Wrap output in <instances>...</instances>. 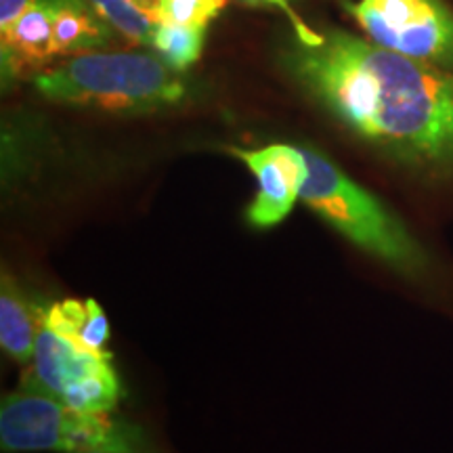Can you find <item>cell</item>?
Masks as SVG:
<instances>
[{"mask_svg":"<svg viewBox=\"0 0 453 453\" xmlns=\"http://www.w3.org/2000/svg\"><path fill=\"white\" fill-rule=\"evenodd\" d=\"M257 179V196L246 208V220L257 229H271L292 212L309 177L307 156L294 145L273 143L260 150L231 147Z\"/></svg>","mask_w":453,"mask_h":453,"instance_id":"8992f818","label":"cell"},{"mask_svg":"<svg viewBox=\"0 0 453 453\" xmlns=\"http://www.w3.org/2000/svg\"><path fill=\"white\" fill-rule=\"evenodd\" d=\"M0 445L4 451L157 453L137 424L110 413L70 410L53 396L26 388L3 396Z\"/></svg>","mask_w":453,"mask_h":453,"instance_id":"277c9868","label":"cell"},{"mask_svg":"<svg viewBox=\"0 0 453 453\" xmlns=\"http://www.w3.org/2000/svg\"><path fill=\"white\" fill-rule=\"evenodd\" d=\"M34 3L36 0H0V32H7Z\"/></svg>","mask_w":453,"mask_h":453,"instance_id":"e0dca14e","label":"cell"},{"mask_svg":"<svg viewBox=\"0 0 453 453\" xmlns=\"http://www.w3.org/2000/svg\"><path fill=\"white\" fill-rule=\"evenodd\" d=\"M134 7H137L141 13H145L147 17L157 21L160 24V4L162 0H133Z\"/></svg>","mask_w":453,"mask_h":453,"instance_id":"ac0fdd59","label":"cell"},{"mask_svg":"<svg viewBox=\"0 0 453 453\" xmlns=\"http://www.w3.org/2000/svg\"><path fill=\"white\" fill-rule=\"evenodd\" d=\"M42 315V313H41ZM42 319V317H41ZM111 353H90L50 330L41 321L30 370L21 380V388L59 399L72 382L110 364Z\"/></svg>","mask_w":453,"mask_h":453,"instance_id":"52a82bcc","label":"cell"},{"mask_svg":"<svg viewBox=\"0 0 453 453\" xmlns=\"http://www.w3.org/2000/svg\"><path fill=\"white\" fill-rule=\"evenodd\" d=\"M44 99L110 113H150L179 105L187 87L157 53H81L32 78Z\"/></svg>","mask_w":453,"mask_h":453,"instance_id":"7a4b0ae2","label":"cell"},{"mask_svg":"<svg viewBox=\"0 0 453 453\" xmlns=\"http://www.w3.org/2000/svg\"><path fill=\"white\" fill-rule=\"evenodd\" d=\"M57 57L90 53L113 41V27L88 0H49Z\"/></svg>","mask_w":453,"mask_h":453,"instance_id":"9c48e42d","label":"cell"},{"mask_svg":"<svg viewBox=\"0 0 453 453\" xmlns=\"http://www.w3.org/2000/svg\"><path fill=\"white\" fill-rule=\"evenodd\" d=\"M206 38V26L160 24L156 27L151 47L177 72H185L200 59Z\"/></svg>","mask_w":453,"mask_h":453,"instance_id":"4fadbf2b","label":"cell"},{"mask_svg":"<svg viewBox=\"0 0 453 453\" xmlns=\"http://www.w3.org/2000/svg\"><path fill=\"white\" fill-rule=\"evenodd\" d=\"M372 42L453 72V9L445 0H344Z\"/></svg>","mask_w":453,"mask_h":453,"instance_id":"5b68a950","label":"cell"},{"mask_svg":"<svg viewBox=\"0 0 453 453\" xmlns=\"http://www.w3.org/2000/svg\"><path fill=\"white\" fill-rule=\"evenodd\" d=\"M41 321V311L32 309L15 277L3 273V281H0V344L15 364L30 365Z\"/></svg>","mask_w":453,"mask_h":453,"instance_id":"30bf717a","label":"cell"},{"mask_svg":"<svg viewBox=\"0 0 453 453\" xmlns=\"http://www.w3.org/2000/svg\"><path fill=\"white\" fill-rule=\"evenodd\" d=\"M292 38L281 65L317 105L382 156L424 174L453 173V72L327 27Z\"/></svg>","mask_w":453,"mask_h":453,"instance_id":"6da1fadb","label":"cell"},{"mask_svg":"<svg viewBox=\"0 0 453 453\" xmlns=\"http://www.w3.org/2000/svg\"><path fill=\"white\" fill-rule=\"evenodd\" d=\"M3 82L36 76L57 59L49 0H36L7 32H0Z\"/></svg>","mask_w":453,"mask_h":453,"instance_id":"ba28073f","label":"cell"},{"mask_svg":"<svg viewBox=\"0 0 453 453\" xmlns=\"http://www.w3.org/2000/svg\"><path fill=\"white\" fill-rule=\"evenodd\" d=\"M42 324L73 344L90 353H110L105 342L110 338V321L97 300L65 298L42 311Z\"/></svg>","mask_w":453,"mask_h":453,"instance_id":"8fae6325","label":"cell"},{"mask_svg":"<svg viewBox=\"0 0 453 453\" xmlns=\"http://www.w3.org/2000/svg\"><path fill=\"white\" fill-rule=\"evenodd\" d=\"M88 3L113 27V32H118L134 44L151 47L156 27L160 24L141 13L133 0H88Z\"/></svg>","mask_w":453,"mask_h":453,"instance_id":"5bb4252c","label":"cell"},{"mask_svg":"<svg viewBox=\"0 0 453 453\" xmlns=\"http://www.w3.org/2000/svg\"><path fill=\"white\" fill-rule=\"evenodd\" d=\"M226 0H162L160 24L208 26Z\"/></svg>","mask_w":453,"mask_h":453,"instance_id":"9a60e30c","label":"cell"},{"mask_svg":"<svg viewBox=\"0 0 453 453\" xmlns=\"http://www.w3.org/2000/svg\"><path fill=\"white\" fill-rule=\"evenodd\" d=\"M90 453H101V451H90Z\"/></svg>","mask_w":453,"mask_h":453,"instance_id":"d6986e66","label":"cell"},{"mask_svg":"<svg viewBox=\"0 0 453 453\" xmlns=\"http://www.w3.org/2000/svg\"><path fill=\"white\" fill-rule=\"evenodd\" d=\"M246 3H263V4H273V7H280L283 13L290 17V21H292V26H294V38H296V41L304 42V44L319 42L321 34L315 32V30H311V27H307V26L303 24V21L298 19L296 13H294L292 7H290V0H246Z\"/></svg>","mask_w":453,"mask_h":453,"instance_id":"2e32d148","label":"cell"},{"mask_svg":"<svg viewBox=\"0 0 453 453\" xmlns=\"http://www.w3.org/2000/svg\"><path fill=\"white\" fill-rule=\"evenodd\" d=\"M120 399L122 384L110 361V364L101 365L99 370L82 376L81 380L72 382L57 401L76 411L111 413L120 403Z\"/></svg>","mask_w":453,"mask_h":453,"instance_id":"7c38bea8","label":"cell"},{"mask_svg":"<svg viewBox=\"0 0 453 453\" xmlns=\"http://www.w3.org/2000/svg\"><path fill=\"white\" fill-rule=\"evenodd\" d=\"M303 151L309 164L307 183L300 191L304 206L396 273L413 280L426 275L428 252L403 220L319 151Z\"/></svg>","mask_w":453,"mask_h":453,"instance_id":"3957f363","label":"cell"}]
</instances>
